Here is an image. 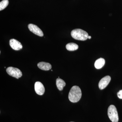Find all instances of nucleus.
<instances>
[{
    "label": "nucleus",
    "mask_w": 122,
    "mask_h": 122,
    "mask_svg": "<svg viewBox=\"0 0 122 122\" xmlns=\"http://www.w3.org/2000/svg\"><path fill=\"white\" fill-rule=\"evenodd\" d=\"M66 83L65 81L60 78L57 79L56 80V85L59 91H62L63 87L66 86Z\"/></svg>",
    "instance_id": "11"
},
{
    "label": "nucleus",
    "mask_w": 122,
    "mask_h": 122,
    "mask_svg": "<svg viewBox=\"0 0 122 122\" xmlns=\"http://www.w3.org/2000/svg\"></svg>",
    "instance_id": "16"
},
{
    "label": "nucleus",
    "mask_w": 122,
    "mask_h": 122,
    "mask_svg": "<svg viewBox=\"0 0 122 122\" xmlns=\"http://www.w3.org/2000/svg\"><path fill=\"white\" fill-rule=\"evenodd\" d=\"M66 48L69 51H74L78 49V46L75 43H68L66 46Z\"/></svg>",
    "instance_id": "12"
},
{
    "label": "nucleus",
    "mask_w": 122,
    "mask_h": 122,
    "mask_svg": "<svg viewBox=\"0 0 122 122\" xmlns=\"http://www.w3.org/2000/svg\"><path fill=\"white\" fill-rule=\"evenodd\" d=\"M88 38H89V39H91V36H88Z\"/></svg>",
    "instance_id": "15"
},
{
    "label": "nucleus",
    "mask_w": 122,
    "mask_h": 122,
    "mask_svg": "<svg viewBox=\"0 0 122 122\" xmlns=\"http://www.w3.org/2000/svg\"><path fill=\"white\" fill-rule=\"evenodd\" d=\"M38 67L42 70L48 71L51 69L52 66L50 63L45 62H41L38 63Z\"/></svg>",
    "instance_id": "9"
},
{
    "label": "nucleus",
    "mask_w": 122,
    "mask_h": 122,
    "mask_svg": "<svg viewBox=\"0 0 122 122\" xmlns=\"http://www.w3.org/2000/svg\"><path fill=\"white\" fill-rule=\"evenodd\" d=\"M34 88L35 92L39 95H43L45 93V87L42 83L40 82L37 81L35 82Z\"/></svg>",
    "instance_id": "7"
},
{
    "label": "nucleus",
    "mask_w": 122,
    "mask_h": 122,
    "mask_svg": "<svg viewBox=\"0 0 122 122\" xmlns=\"http://www.w3.org/2000/svg\"><path fill=\"white\" fill-rule=\"evenodd\" d=\"M81 95V89L77 86H74L70 90L68 97L71 102L76 103L80 100Z\"/></svg>",
    "instance_id": "1"
},
{
    "label": "nucleus",
    "mask_w": 122,
    "mask_h": 122,
    "mask_svg": "<svg viewBox=\"0 0 122 122\" xmlns=\"http://www.w3.org/2000/svg\"><path fill=\"white\" fill-rule=\"evenodd\" d=\"M6 72L9 75L18 79L22 76L21 71L17 68L13 67H8L6 69Z\"/></svg>",
    "instance_id": "4"
},
{
    "label": "nucleus",
    "mask_w": 122,
    "mask_h": 122,
    "mask_svg": "<svg viewBox=\"0 0 122 122\" xmlns=\"http://www.w3.org/2000/svg\"><path fill=\"white\" fill-rule=\"evenodd\" d=\"M105 61L103 58H101L97 59L94 64L95 67L97 69H100L104 66Z\"/></svg>",
    "instance_id": "10"
},
{
    "label": "nucleus",
    "mask_w": 122,
    "mask_h": 122,
    "mask_svg": "<svg viewBox=\"0 0 122 122\" xmlns=\"http://www.w3.org/2000/svg\"><path fill=\"white\" fill-rule=\"evenodd\" d=\"M111 80L110 76H107L100 80L98 86L100 90H103L107 87Z\"/></svg>",
    "instance_id": "6"
},
{
    "label": "nucleus",
    "mask_w": 122,
    "mask_h": 122,
    "mask_svg": "<svg viewBox=\"0 0 122 122\" xmlns=\"http://www.w3.org/2000/svg\"><path fill=\"white\" fill-rule=\"evenodd\" d=\"M8 0H3L0 2V11H2L7 7L9 4Z\"/></svg>",
    "instance_id": "13"
},
{
    "label": "nucleus",
    "mask_w": 122,
    "mask_h": 122,
    "mask_svg": "<svg viewBox=\"0 0 122 122\" xmlns=\"http://www.w3.org/2000/svg\"><path fill=\"white\" fill-rule=\"evenodd\" d=\"M9 44L11 48L14 50H19L22 49V45L21 44L20 42L16 39H10V40Z\"/></svg>",
    "instance_id": "8"
},
{
    "label": "nucleus",
    "mask_w": 122,
    "mask_h": 122,
    "mask_svg": "<svg viewBox=\"0 0 122 122\" xmlns=\"http://www.w3.org/2000/svg\"><path fill=\"white\" fill-rule=\"evenodd\" d=\"M28 27L29 30L32 32L39 36L42 37L44 36V34L39 27L36 25L33 24H29Z\"/></svg>",
    "instance_id": "5"
},
{
    "label": "nucleus",
    "mask_w": 122,
    "mask_h": 122,
    "mask_svg": "<svg viewBox=\"0 0 122 122\" xmlns=\"http://www.w3.org/2000/svg\"><path fill=\"white\" fill-rule=\"evenodd\" d=\"M71 35L74 39L81 41L87 40L89 36L86 32L79 29H75L72 30L71 31Z\"/></svg>",
    "instance_id": "2"
},
{
    "label": "nucleus",
    "mask_w": 122,
    "mask_h": 122,
    "mask_svg": "<svg viewBox=\"0 0 122 122\" xmlns=\"http://www.w3.org/2000/svg\"><path fill=\"white\" fill-rule=\"evenodd\" d=\"M107 114L109 119L112 122H118V115L116 107L114 105H110L108 108Z\"/></svg>",
    "instance_id": "3"
},
{
    "label": "nucleus",
    "mask_w": 122,
    "mask_h": 122,
    "mask_svg": "<svg viewBox=\"0 0 122 122\" xmlns=\"http://www.w3.org/2000/svg\"><path fill=\"white\" fill-rule=\"evenodd\" d=\"M117 95L119 98L122 99V90L119 91V92H118Z\"/></svg>",
    "instance_id": "14"
}]
</instances>
